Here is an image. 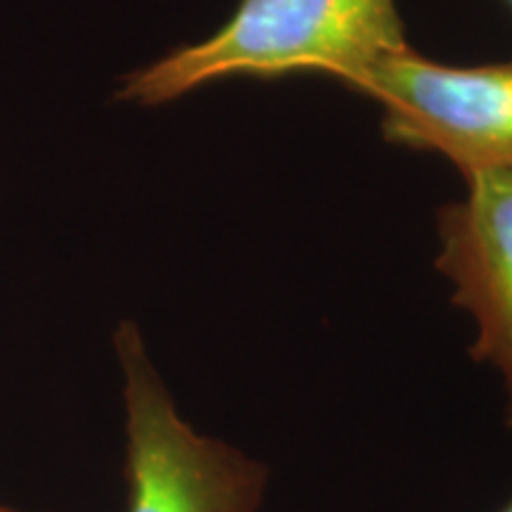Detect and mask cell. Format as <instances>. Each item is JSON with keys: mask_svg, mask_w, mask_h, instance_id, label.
<instances>
[{"mask_svg": "<svg viewBox=\"0 0 512 512\" xmlns=\"http://www.w3.org/2000/svg\"><path fill=\"white\" fill-rule=\"evenodd\" d=\"M498 512H512V496L508 498V503H505V505H503V508H501V510H498Z\"/></svg>", "mask_w": 512, "mask_h": 512, "instance_id": "5b68a950", "label": "cell"}, {"mask_svg": "<svg viewBox=\"0 0 512 512\" xmlns=\"http://www.w3.org/2000/svg\"><path fill=\"white\" fill-rule=\"evenodd\" d=\"M508 3H510V5H512V0H508Z\"/></svg>", "mask_w": 512, "mask_h": 512, "instance_id": "52a82bcc", "label": "cell"}, {"mask_svg": "<svg viewBox=\"0 0 512 512\" xmlns=\"http://www.w3.org/2000/svg\"><path fill=\"white\" fill-rule=\"evenodd\" d=\"M467 195L439 209L437 268L475 323L470 356L501 377L512 430V169L465 176Z\"/></svg>", "mask_w": 512, "mask_h": 512, "instance_id": "277c9868", "label": "cell"}, {"mask_svg": "<svg viewBox=\"0 0 512 512\" xmlns=\"http://www.w3.org/2000/svg\"><path fill=\"white\" fill-rule=\"evenodd\" d=\"M408 48L394 0H240L214 36L131 74L119 98L164 105L204 83L325 74L347 86Z\"/></svg>", "mask_w": 512, "mask_h": 512, "instance_id": "6da1fadb", "label": "cell"}, {"mask_svg": "<svg viewBox=\"0 0 512 512\" xmlns=\"http://www.w3.org/2000/svg\"><path fill=\"white\" fill-rule=\"evenodd\" d=\"M351 88L380 102L389 143L439 152L463 176L512 169V60L451 67L403 48Z\"/></svg>", "mask_w": 512, "mask_h": 512, "instance_id": "3957f363", "label": "cell"}, {"mask_svg": "<svg viewBox=\"0 0 512 512\" xmlns=\"http://www.w3.org/2000/svg\"><path fill=\"white\" fill-rule=\"evenodd\" d=\"M124 406V512H261L271 470L183 418L138 325L114 335Z\"/></svg>", "mask_w": 512, "mask_h": 512, "instance_id": "7a4b0ae2", "label": "cell"}, {"mask_svg": "<svg viewBox=\"0 0 512 512\" xmlns=\"http://www.w3.org/2000/svg\"><path fill=\"white\" fill-rule=\"evenodd\" d=\"M0 512H19V510H10V508H5V505H0Z\"/></svg>", "mask_w": 512, "mask_h": 512, "instance_id": "8992f818", "label": "cell"}]
</instances>
